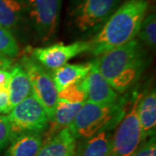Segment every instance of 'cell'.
I'll list each match as a JSON object with an SVG mask.
<instances>
[{"mask_svg":"<svg viewBox=\"0 0 156 156\" xmlns=\"http://www.w3.org/2000/svg\"><path fill=\"white\" fill-rule=\"evenodd\" d=\"M11 111L8 90L0 89V114H6Z\"/></svg>","mask_w":156,"mask_h":156,"instance_id":"24","label":"cell"},{"mask_svg":"<svg viewBox=\"0 0 156 156\" xmlns=\"http://www.w3.org/2000/svg\"><path fill=\"white\" fill-rule=\"evenodd\" d=\"M133 156H156L155 137L152 136L141 146H139Z\"/></svg>","mask_w":156,"mask_h":156,"instance_id":"23","label":"cell"},{"mask_svg":"<svg viewBox=\"0 0 156 156\" xmlns=\"http://www.w3.org/2000/svg\"><path fill=\"white\" fill-rule=\"evenodd\" d=\"M11 141L5 156H37L44 143L42 133L38 132L17 134Z\"/></svg>","mask_w":156,"mask_h":156,"instance_id":"14","label":"cell"},{"mask_svg":"<svg viewBox=\"0 0 156 156\" xmlns=\"http://www.w3.org/2000/svg\"><path fill=\"white\" fill-rule=\"evenodd\" d=\"M125 104L126 101L120 98L111 104H96L86 100L69 128L76 138L83 139L102 131H110L124 116Z\"/></svg>","mask_w":156,"mask_h":156,"instance_id":"3","label":"cell"},{"mask_svg":"<svg viewBox=\"0 0 156 156\" xmlns=\"http://www.w3.org/2000/svg\"><path fill=\"white\" fill-rule=\"evenodd\" d=\"M83 83L88 101L96 104H111L119 100L118 93L101 75L94 62Z\"/></svg>","mask_w":156,"mask_h":156,"instance_id":"10","label":"cell"},{"mask_svg":"<svg viewBox=\"0 0 156 156\" xmlns=\"http://www.w3.org/2000/svg\"><path fill=\"white\" fill-rule=\"evenodd\" d=\"M8 119L11 123V139L25 132L43 133L49 125V118L44 107L32 94L9 112Z\"/></svg>","mask_w":156,"mask_h":156,"instance_id":"7","label":"cell"},{"mask_svg":"<svg viewBox=\"0 0 156 156\" xmlns=\"http://www.w3.org/2000/svg\"><path fill=\"white\" fill-rule=\"evenodd\" d=\"M83 103H69L68 101L57 99L55 112L52 120L49 122L48 131L45 135L44 141L52 138L64 128L70 127Z\"/></svg>","mask_w":156,"mask_h":156,"instance_id":"12","label":"cell"},{"mask_svg":"<svg viewBox=\"0 0 156 156\" xmlns=\"http://www.w3.org/2000/svg\"><path fill=\"white\" fill-rule=\"evenodd\" d=\"M25 8L20 0H0V25L9 30L17 28L23 20Z\"/></svg>","mask_w":156,"mask_h":156,"instance_id":"18","label":"cell"},{"mask_svg":"<svg viewBox=\"0 0 156 156\" xmlns=\"http://www.w3.org/2000/svg\"><path fill=\"white\" fill-rule=\"evenodd\" d=\"M89 50V42L85 41H79L70 44L59 43L44 48L34 49L31 57L45 69L54 70L66 64L73 57Z\"/></svg>","mask_w":156,"mask_h":156,"instance_id":"9","label":"cell"},{"mask_svg":"<svg viewBox=\"0 0 156 156\" xmlns=\"http://www.w3.org/2000/svg\"><path fill=\"white\" fill-rule=\"evenodd\" d=\"M25 13L38 37L47 43L56 37L61 14L62 0H23Z\"/></svg>","mask_w":156,"mask_h":156,"instance_id":"4","label":"cell"},{"mask_svg":"<svg viewBox=\"0 0 156 156\" xmlns=\"http://www.w3.org/2000/svg\"><path fill=\"white\" fill-rule=\"evenodd\" d=\"M11 59L8 56H4L0 54V69H8L11 67Z\"/></svg>","mask_w":156,"mask_h":156,"instance_id":"26","label":"cell"},{"mask_svg":"<svg viewBox=\"0 0 156 156\" xmlns=\"http://www.w3.org/2000/svg\"><path fill=\"white\" fill-rule=\"evenodd\" d=\"M96 68L117 93L132 87L147 66L146 51L137 40L119 46L98 56Z\"/></svg>","mask_w":156,"mask_h":156,"instance_id":"2","label":"cell"},{"mask_svg":"<svg viewBox=\"0 0 156 156\" xmlns=\"http://www.w3.org/2000/svg\"><path fill=\"white\" fill-rule=\"evenodd\" d=\"M11 140V123L8 117L0 115V152Z\"/></svg>","mask_w":156,"mask_h":156,"instance_id":"22","label":"cell"},{"mask_svg":"<svg viewBox=\"0 0 156 156\" xmlns=\"http://www.w3.org/2000/svg\"><path fill=\"white\" fill-rule=\"evenodd\" d=\"M111 154L112 135L109 131H102L86 139L76 156H110Z\"/></svg>","mask_w":156,"mask_h":156,"instance_id":"17","label":"cell"},{"mask_svg":"<svg viewBox=\"0 0 156 156\" xmlns=\"http://www.w3.org/2000/svg\"><path fill=\"white\" fill-rule=\"evenodd\" d=\"M83 80L78 83L69 85L62 89L57 94V99H61L69 103H83L87 100V93Z\"/></svg>","mask_w":156,"mask_h":156,"instance_id":"20","label":"cell"},{"mask_svg":"<svg viewBox=\"0 0 156 156\" xmlns=\"http://www.w3.org/2000/svg\"><path fill=\"white\" fill-rule=\"evenodd\" d=\"M132 104L118 124L112 136V155L133 156L141 142V132L137 108L142 94L134 93Z\"/></svg>","mask_w":156,"mask_h":156,"instance_id":"6","label":"cell"},{"mask_svg":"<svg viewBox=\"0 0 156 156\" xmlns=\"http://www.w3.org/2000/svg\"><path fill=\"white\" fill-rule=\"evenodd\" d=\"M120 3L121 0H81L70 14L73 25L82 33L100 28Z\"/></svg>","mask_w":156,"mask_h":156,"instance_id":"8","label":"cell"},{"mask_svg":"<svg viewBox=\"0 0 156 156\" xmlns=\"http://www.w3.org/2000/svg\"><path fill=\"white\" fill-rule=\"evenodd\" d=\"M18 53L19 47L11 31L0 25V54L11 58Z\"/></svg>","mask_w":156,"mask_h":156,"instance_id":"21","label":"cell"},{"mask_svg":"<svg viewBox=\"0 0 156 156\" xmlns=\"http://www.w3.org/2000/svg\"><path fill=\"white\" fill-rule=\"evenodd\" d=\"M110 156H114V155H112V154H111V155H110Z\"/></svg>","mask_w":156,"mask_h":156,"instance_id":"27","label":"cell"},{"mask_svg":"<svg viewBox=\"0 0 156 156\" xmlns=\"http://www.w3.org/2000/svg\"><path fill=\"white\" fill-rule=\"evenodd\" d=\"M148 7V0H127L117 8L89 41V52L95 56H101L134 40Z\"/></svg>","mask_w":156,"mask_h":156,"instance_id":"1","label":"cell"},{"mask_svg":"<svg viewBox=\"0 0 156 156\" xmlns=\"http://www.w3.org/2000/svg\"><path fill=\"white\" fill-rule=\"evenodd\" d=\"M8 93L11 110L32 94L28 75L20 64H17L11 69Z\"/></svg>","mask_w":156,"mask_h":156,"instance_id":"16","label":"cell"},{"mask_svg":"<svg viewBox=\"0 0 156 156\" xmlns=\"http://www.w3.org/2000/svg\"><path fill=\"white\" fill-rule=\"evenodd\" d=\"M92 62L81 64H64L62 67L54 69L51 75L56 85L57 92L68 87L69 85L82 82L91 69Z\"/></svg>","mask_w":156,"mask_h":156,"instance_id":"15","label":"cell"},{"mask_svg":"<svg viewBox=\"0 0 156 156\" xmlns=\"http://www.w3.org/2000/svg\"><path fill=\"white\" fill-rule=\"evenodd\" d=\"M140 39L150 48H154L156 44V15L150 13L142 20L139 32Z\"/></svg>","mask_w":156,"mask_h":156,"instance_id":"19","label":"cell"},{"mask_svg":"<svg viewBox=\"0 0 156 156\" xmlns=\"http://www.w3.org/2000/svg\"><path fill=\"white\" fill-rule=\"evenodd\" d=\"M20 65L27 73L31 86V92L39 103L44 107L49 120L51 121L57 101V89L47 69L34 60L31 56H23Z\"/></svg>","mask_w":156,"mask_h":156,"instance_id":"5","label":"cell"},{"mask_svg":"<svg viewBox=\"0 0 156 156\" xmlns=\"http://www.w3.org/2000/svg\"><path fill=\"white\" fill-rule=\"evenodd\" d=\"M76 140L70 128H64L44 142L37 156H76Z\"/></svg>","mask_w":156,"mask_h":156,"instance_id":"11","label":"cell"},{"mask_svg":"<svg viewBox=\"0 0 156 156\" xmlns=\"http://www.w3.org/2000/svg\"><path fill=\"white\" fill-rule=\"evenodd\" d=\"M11 79V72L5 69H0V89L8 90Z\"/></svg>","mask_w":156,"mask_h":156,"instance_id":"25","label":"cell"},{"mask_svg":"<svg viewBox=\"0 0 156 156\" xmlns=\"http://www.w3.org/2000/svg\"><path fill=\"white\" fill-rule=\"evenodd\" d=\"M141 141L154 136L156 130V93L155 89L147 95H142L137 108Z\"/></svg>","mask_w":156,"mask_h":156,"instance_id":"13","label":"cell"}]
</instances>
